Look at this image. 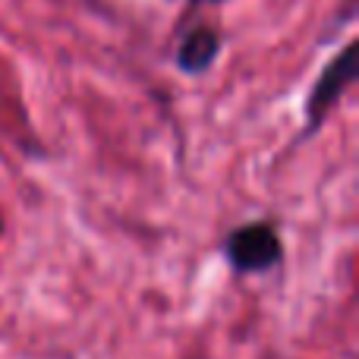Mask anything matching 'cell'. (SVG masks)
Instances as JSON below:
<instances>
[{"instance_id":"1","label":"cell","mask_w":359,"mask_h":359,"mask_svg":"<svg viewBox=\"0 0 359 359\" xmlns=\"http://www.w3.org/2000/svg\"><path fill=\"white\" fill-rule=\"evenodd\" d=\"M227 259L236 271H265L280 259V243L268 224L240 227L227 243Z\"/></svg>"},{"instance_id":"2","label":"cell","mask_w":359,"mask_h":359,"mask_svg":"<svg viewBox=\"0 0 359 359\" xmlns=\"http://www.w3.org/2000/svg\"><path fill=\"white\" fill-rule=\"evenodd\" d=\"M350 79H353V48L344 50L341 60H337L334 67H331L328 73L322 76V82H318L316 95H312V107H309V111L316 114V117H322V111L337 98V95H341V88L347 86Z\"/></svg>"},{"instance_id":"3","label":"cell","mask_w":359,"mask_h":359,"mask_svg":"<svg viewBox=\"0 0 359 359\" xmlns=\"http://www.w3.org/2000/svg\"><path fill=\"white\" fill-rule=\"evenodd\" d=\"M217 54V35L211 29H196L186 35L183 48H180V67L186 73H202Z\"/></svg>"}]
</instances>
